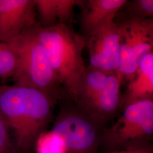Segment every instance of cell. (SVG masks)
I'll use <instances>...</instances> for the list:
<instances>
[{
  "instance_id": "8",
  "label": "cell",
  "mask_w": 153,
  "mask_h": 153,
  "mask_svg": "<svg viewBox=\"0 0 153 153\" xmlns=\"http://www.w3.org/2000/svg\"><path fill=\"white\" fill-rule=\"evenodd\" d=\"M115 17L110 18L87 38L89 66L117 74L120 63V31Z\"/></svg>"
},
{
  "instance_id": "6",
  "label": "cell",
  "mask_w": 153,
  "mask_h": 153,
  "mask_svg": "<svg viewBox=\"0 0 153 153\" xmlns=\"http://www.w3.org/2000/svg\"><path fill=\"white\" fill-rule=\"evenodd\" d=\"M60 110L52 131L64 144L67 153H95L104 126L78 109L64 93Z\"/></svg>"
},
{
  "instance_id": "14",
  "label": "cell",
  "mask_w": 153,
  "mask_h": 153,
  "mask_svg": "<svg viewBox=\"0 0 153 153\" xmlns=\"http://www.w3.org/2000/svg\"><path fill=\"white\" fill-rule=\"evenodd\" d=\"M43 27L54 26L58 23L57 0H34Z\"/></svg>"
},
{
  "instance_id": "10",
  "label": "cell",
  "mask_w": 153,
  "mask_h": 153,
  "mask_svg": "<svg viewBox=\"0 0 153 153\" xmlns=\"http://www.w3.org/2000/svg\"><path fill=\"white\" fill-rule=\"evenodd\" d=\"M128 82L123 95V108L139 102L153 100V51L142 58L135 73Z\"/></svg>"
},
{
  "instance_id": "18",
  "label": "cell",
  "mask_w": 153,
  "mask_h": 153,
  "mask_svg": "<svg viewBox=\"0 0 153 153\" xmlns=\"http://www.w3.org/2000/svg\"><path fill=\"white\" fill-rule=\"evenodd\" d=\"M108 153H153L152 145L149 143L140 147L120 150Z\"/></svg>"
},
{
  "instance_id": "12",
  "label": "cell",
  "mask_w": 153,
  "mask_h": 153,
  "mask_svg": "<svg viewBox=\"0 0 153 153\" xmlns=\"http://www.w3.org/2000/svg\"><path fill=\"white\" fill-rule=\"evenodd\" d=\"M35 143L36 153H67L61 139L52 131L42 132Z\"/></svg>"
},
{
  "instance_id": "2",
  "label": "cell",
  "mask_w": 153,
  "mask_h": 153,
  "mask_svg": "<svg viewBox=\"0 0 153 153\" xmlns=\"http://www.w3.org/2000/svg\"><path fill=\"white\" fill-rule=\"evenodd\" d=\"M38 36L63 91L71 100L86 67L83 51L86 40L69 24L57 23L43 27L38 25Z\"/></svg>"
},
{
  "instance_id": "5",
  "label": "cell",
  "mask_w": 153,
  "mask_h": 153,
  "mask_svg": "<svg viewBox=\"0 0 153 153\" xmlns=\"http://www.w3.org/2000/svg\"><path fill=\"white\" fill-rule=\"evenodd\" d=\"M115 123L104 128L100 146L106 153L151 143L153 137V100L129 104Z\"/></svg>"
},
{
  "instance_id": "16",
  "label": "cell",
  "mask_w": 153,
  "mask_h": 153,
  "mask_svg": "<svg viewBox=\"0 0 153 153\" xmlns=\"http://www.w3.org/2000/svg\"><path fill=\"white\" fill-rule=\"evenodd\" d=\"M81 1L57 0L58 23L68 24L71 20L75 6L78 5Z\"/></svg>"
},
{
  "instance_id": "17",
  "label": "cell",
  "mask_w": 153,
  "mask_h": 153,
  "mask_svg": "<svg viewBox=\"0 0 153 153\" xmlns=\"http://www.w3.org/2000/svg\"><path fill=\"white\" fill-rule=\"evenodd\" d=\"M8 129L0 117V153H18L10 138Z\"/></svg>"
},
{
  "instance_id": "7",
  "label": "cell",
  "mask_w": 153,
  "mask_h": 153,
  "mask_svg": "<svg viewBox=\"0 0 153 153\" xmlns=\"http://www.w3.org/2000/svg\"><path fill=\"white\" fill-rule=\"evenodd\" d=\"M120 31V63L117 76L121 84L128 81L142 58L153 51V19L128 16L118 23Z\"/></svg>"
},
{
  "instance_id": "13",
  "label": "cell",
  "mask_w": 153,
  "mask_h": 153,
  "mask_svg": "<svg viewBox=\"0 0 153 153\" xmlns=\"http://www.w3.org/2000/svg\"><path fill=\"white\" fill-rule=\"evenodd\" d=\"M18 67L16 51L11 43H5L0 53V79L13 78Z\"/></svg>"
},
{
  "instance_id": "9",
  "label": "cell",
  "mask_w": 153,
  "mask_h": 153,
  "mask_svg": "<svg viewBox=\"0 0 153 153\" xmlns=\"http://www.w3.org/2000/svg\"><path fill=\"white\" fill-rule=\"evenodd\" d=\"M34 0H0V41L10 43L36 25Z\"/></svg>"
},
{
  "instance_id": "3",
  "label": "cell",
  "mask_w": 153,
  "mask_h": 153,
  "mask_svg": "<svg viewBox=\"0 0 153 153\" xmlns=\"http://www.w3.org/2000/svg\"><path fill=\"white\" fill-rule=\"evenodd\" d=\"M116 73L86 68L71 100L76 107L100 125L114 119L123 108V95Z\"/></svg>"
},
{
  "instance_id": "11",
  "label": "cell",
  "mask_w": 153,
  "mask_h": 153,
  "mask_svg": "<svg viewBox=\"0 0 153 153\" xmlns=\"http://www.w3.org/2000/svg\"><path fill=\"white\" fill-rule=\"evenodd\" d=\"M126 0L82 1L83 10L81 16V27L87 39L93 31L105 21L116 17L126 5Z\"/></svg>"
},
{
  "instance_id": "4",
  "label": "cell",
  "mask_w": 153,
  "mask_h": 153,
  "mask_svg": "<svg viewBox=\"0 0 153 153\" xmlns=\"http://www.w3.org/2000/svg\"><path fill=\"white\" fill-rule=\"evenodd\" d=\"M38 24L22 33L11 43L16 52V85L37 89L56 101L64 93L38 36Z\"/></svg>"
},
{
  "instance_id": "1",
  "label": "cell",
  "mask_w": 153,
  "mask_h": 153,
  "mask_svg": "<svg viewBox=\"0 0 153 153\" xmlns=\"http://www.w3.org/2000/svg\"><path fill=\"white\" fill-rule=\"evenodd\" d=\"M56 102L37 89L16 84L0 87V117L13 130L19 150L31 148L51 119Z\"/></svg>"
},
{
  "instance_id": "15",
  "label": "cell",
  "mask_w": 153,
  "mask_h": 153,
  "mask_svg": "<svg viewBox=\"0 0 153 153\" xmlns=\"http://www.w3.org/2000/svg\"><path fill=\"white\" fill-rule=\"evenodd\" d=\"M129 16L140 19L153 18V0H136L129 5Z\"/></svg>"
},
{
  "instance_id": "19",
  "label": "cell",
  "mask_w": 153,
  "mask_h": 153,
  "mask_svg": "<svg viewBox=\"0 0 153 153\" xmlns=\"http://www.w3.org/2000/svg\"><path fill=\"white\" fill-rule=\"evenodd\" d=\"M4 44H5V43H1V42L0 43V53L1 52L2 50L4 47Z\"/></svg>"
}]
</instances>
